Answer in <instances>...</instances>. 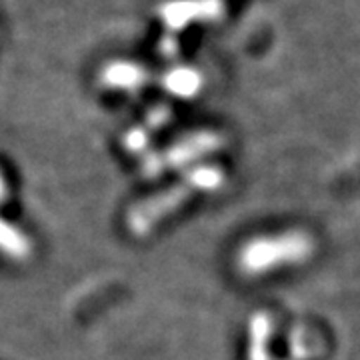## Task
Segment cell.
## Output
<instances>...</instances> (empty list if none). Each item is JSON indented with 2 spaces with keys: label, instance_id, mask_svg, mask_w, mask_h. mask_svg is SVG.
<instances>
[{
  "label": "cell",
  "instance_id": "1",
  "mask_svg": "<svg viewBox=\"0 0 360 360\" xmlns=\"http://www.w3.org/2000/svg\"><path fill=\"white\" fill-rule=\"evenodd\" d=\"M226 182V172L214 162H200L196 167L184 170L179 182L162 188L160 193L144 198L130 208L127 214V229L134 236H146L156 226L168 219L170 214L179 212L182 206L194 196L217 193Z\"/></svg>",
  "mask_w": 360,
  "mask_h": 360
},
{
  "label": "cell",
  "instance_id": "2",
  "mask_svg": "<svg viewBox=\"0 0 360 360\" xmlns=\"http://www.w3.org/2000/svg\"><path fill=\"white\" fill-rule=\"evenodd\" d=\"M316 250L312 234L300 229L257 234L238 246L234 266L246 278H260L274 270L309 262Z\"/></svg>",
  "mask_w": 360,
  "mask_h": 360
},
{
  "label": "cell",
  "instance_id": "3",
  "mask_svg": "<svg viewBox=\"0 0 360 360\" xmlns=\"http://www.w3.org/2000/svg\"><path fill=\"white\" fill-rule=\"evenodd\" d=\"M222 136L212 130H200L170 144L167 150L148 155L142 160V174L146 179H156L168 170H188L200 165L206 156L214 155L222 148Z\"/></svg>",
  "mask_w": 360,
  "mask_h": 360
},
{
  "label": "cell",
  "instance_id": "4",
  "mask_svg": "<svg viewBox=\"0 0 360 360\" xmlns=\"http://www.w3.org/2000/svg\"><path fill=\"white\" fill-rule=\"evenodd\" d=\"M248 345H246V359L248 360H274L272 359V335H274V321L266 310H258L248 319Z\"/></svg>",
  "mask_w": 360,
  "mask_h": 360
},
{
  "label": "cell",
  "instance_id": "5",
  "mask_svg": "<svg viewBox=\"0 0 360 360\" xmlns=\"http://www.w3.org/2000/svg\"><path fill=\"white\" fill-rule=\"evenodd\" d=\"M0 252L14 262H25L32 255L30 238L4 219H0Z\"/></svg>",
  "mask_w": 360,
  "mask_h": 360
},
{
  "label": "cell",
  "instance_id": "6",
  "mask_svg": "<svg viewBox=\"0 0 360 360\" xmlns=\"http://www.w3.org/2000/svg\"><path fill=\"white\" fill-rule=\"evenodd\" d=\"M167 110H155L153 115L148 116L146 122H142L139 127H134L132 130H129L124 134V150H129L130 155H141L148 148V142H150V136L155 134L156 129H160L167 120Z\"/></svg>",
  "mask_w": 360,
  "mask_h": 360
},
{
  "label": "cell",
  "instance_id": "7",
  "mask_svg": "<svg viewBox=\"0 0 360 360\" xmlns=\"http://www.w3.org/2000/svg\"><path fill=\"white\" fill-rule=\"evenodd\" d=\"M196 78L191 72H179V75H172L168 80V89L176 94H193L196 90Z\"/></svg>",
  "mask_w": 360,
  "mask_h": 360
},
{
  "label": "cell",
  "instance_id": "8",
  "mask_svg": "<svg viewBox=\"0 0 360 360\" xmlns=\"http://www.w3.org/2000/svg\"><path fill=\"white\" fill-rule=\"evenodd\" d=\"M6 196H8V186H6V180H4L2 170H0V205L6 200Z\"/></svg>",
  "mask_w": 360,
  "mask_h": 360
},
{
  "label": "cell",
  "instance_id": "9",
  "mask_svg": "<svg viewBox=\"0 0 360 360\" xmlns=\"http://www.w3.org/2000/svg\"><path fill=\"white\" fill-rule=\"evenodd\" d=\"M284 360H288V359H284Z\"/></svg>",
  "mask_w": 360,
  "mask_h": 360
}]
</instances>
